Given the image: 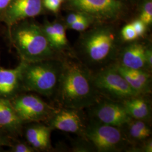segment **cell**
<instances>
[{
	"label": "cell",
	"mask_w": 152,
	"mask_h": 152,
	"mask_svg": "<svg viewBox=\"0 0 152 152\" xmlns=\"http://www.w3.org/2000/svg\"><path fill=\"white\" fill-rule=\"evenodd\" d=\"M61 71L55 96L61 107L82 110L102 98L92 81V73L78 60L61 59Z\"/></svg>",
	"instance_id": "obj_1"
},
{
	"label": "cell",
	"mask_w": 152,
	"mask_h": 152,
	"mask_svg": "<svg viewBox=\"0 0 152 152\" xmlns=\"http://www.w3.org/2000/svg\"><path fill=\"white\" fill-rule=\"evenodd\" d=\"M9 38L21 61L27 63L59 59L51 47L41 26L23 20L11 27Z\"/></svg>",
	"instance_id": "obj_2"
},
{
	"label": "cell",
	"mask_w": 152,
	"mask_h": 152,
	"mask_svg": "<svg viewBox=\"0 0 152 152\" xmlns=\"http://www.w3.org/2000/svg\"><path fill=\"white\" fill-rule=\"evenodd\" d=\"M118 54L114 31L102 27L87 33L82 38L78 60L93 73L113 64Z\"/></svg>",
	"instance_id": "obj_3"
},
{
	"label": "cell",
	"mask_w": 152,
	"mask_h": 152,
	"mask_svg": "<svg viewBox=\"0 0 152 152\" xmlns=\"http://www.w3.org/2000/svg\"><path fill=\"white\" fill-rule=\"evenodd\" d=\"M61 59L25 63L22 72L23 92L37 93L47 98L55 96L61 71Z\"/></svg>",
	"instance_id": "obj_4"
},
{
	"label": "cell",
	"mask_w": 152,
	"mask_h": 152,
	"mask_svg": "<svg viewBox=\"0 0 152 152\" xmlns=\"http://www.w3.org/2000/svg\"><path fill=\"white\" fill-rule=\"evenodd\" d=\"M82 137L99 152H115L127 150L131 145L121 127L90 120Z\"/></svg>",
	"instance_id": "obj_5"
},
{
	"label": "cell",
	"mask_w": 152,
	"mask_h": 152,
	"mask_svg": "<svg viewBox=\"0 0 152 152\" xmlns=\"http://www.w3.org/2000/svg\"><path fill=\"white\" fill-rule=\"evenodd\" d=\"M92 81L102 98L121 102L139 95L114 66V63L92 73Z\"/></svg>",
	"instance_id": "obj_6"
},
{
	"label": "cell",
	"mask_w": 152,
	"mask_h": 152,
	"mask_svg": "<svg viewBox=\"0 0 152 152\" xmlns=\"http://www.w3.org/2000/svg\"><path fill=\"white\" fill-rule=\"evenodd\" d=\"M10 101L24 125L32 122H46L57 109L38 95L27 92H22Z\"/></svg>",
	"instance_id": "obj_7"
},
{
	"label": "cell",
	"mask_w": 152,
	"mask_h": 152,
	"mask_svg": "<svg viewBox=\"0 0 152 152\" xmlns=\"http://www.w3.org/2000/svg\"><path fill=\"white\" fill-rule=\"evenodd\" d=\"M90 120L102 124L122 127L132 118L127 114L121 102L102 98L88 108Z\"/></svg>",
	"instance_id": "obj_8"
},
{
	"label": "cell",
	"mask_w": 152,
	"mask_h": 152,
	"mask_svg": "<svg viewBox=\"0 0 152 152\" xmlns=\"http://www.w3.org/2000/svg\"><path fill=\"white\" fill-rule=\"evenodd\" d=\"M46 122L53 130H58L80 136L83 135L86 126L82 110L66 107L57 109Z\"/></svg>",
	"instance_id": "obj_9"
},
{
	"label": "cell",
	"mask_w": 152,
	"mask_h": 152,
	"mask_svg": "<svg viewBox=\"0 0 152 152\" xmlns=\"http://www.w3.org/2000/svg\"><path fill=\"white\" fill-rule=\"evenodd\" d=\"M77 11L100 20L113 19L119 15L123 4L118 0H71Z\"/></svg>",
	"instance_id": "obj_10"
},
{
	"label": "cell",
	"mask_w": 152,
	"mask_h": 152,
	"mask_svg": "<svg viewBox=\"0 0 152 152\" xmlns=\"http://www.w3.org/2000/svg\"><path fill=\"white\" fill-rule=\"evenodd\" d=\"M42 0H12L9 5L0 14L8 32L19 22L39 15L43 10Z\"/></svg>",
	"instance_id": "obj_11"
},
{
	"label": "cell",
	"mask_w": 152,
	"mask_h": 152,
	"mask_svg": "<svg viewBox=\"0 0 152 152\" xmlns=\"http://www.w3.org/2000/svg\"><path fill=\"white\" fill-rule=\"evenodd\" d=\"M25 62L20 61L15 67L5 68L0 66V98L11 100L23 91L22 72Z\"/></svg>",
	"instance_id": "obj_12"
},
{
	"label": "cell",
	"mask_w": 152,
	"mask_h": 152,
	"mask_svg": "<svg viewBox=\"0 0 152 152\" xmlns=\"http://www.w3.org/2000/svg\"><path fill=\"white\" fill-rule=\"evenodd\" d=\"M24 126L11 101L0 98V131L12 139H16L23 135Z\"/></svg>",
	"instance_id": "obj_13"
},
{
	"label": "cell",
	"mask_w": 152,
	"mask_h": 152,
	"mask_svg": "<svg viewBox=\"0 0 152 152\" xmlns=\"http://www.w3.org/2000/svg\"><path fill=\"white\" fill-rule=\"evenodd\" d=\"M52 129L41 122H32L24 126L23 132L26 141L37 151H50L52 149Z\"/></svg>",
	"instance_id": "obj_14"
},
{
	"label": "cell",
	"mask_w": 152,
	"mask_h": 152,
	"mask_svg": "<svg viewBox=\"0 0 152 152\" xmlns=\"http://www.w3.org/2000/svg\"><path fill=\"white\" fill-rule=\"evenodd\" d=\"M114 65L130 87L139 95H146L151 92L152 76L149 71L129 69L115 63Z\"/></svg>",
	"instance_id": "obj_15"
},
{
	"label": "cell",
	"mask_w": 152,
	"mask_h": 152,
	"mask_svg": "<svg viewBox=\"0 0 152 152\" xmlns=\"http://www.w3.org/2000/svg\"><path fill=\"white\" fill-rule=\"evenodd\" d=\"M145 49L146 46L141 43L132 42L118 54L115 63L129 69L149 71L145 59Z\"/></svg>",
	"instance_id": "obj_16"
},
{
	"label": "cell",
	"mask_w": 152,
	"mask_h": 152,
	"mask_svg": "<svg viewBox=\"0 0 152 152\" xmlns=\"http://www.w3.org/2000/svg\"><path fill=\"white\" fill-rule=\"evenodd\" d=\"M145 95H137L121 102L126 111L132 119L150 122L152 118V105Z\"/></svg>",
	"instance_id": "obj_17"
},
{
	"label": "cell",
	"mask_w": 152,
	"mask_h": 152,
	"mask_svg": "<svg viewBox=\"0 0 152 152\" xmlns=\"http://www.w3.org/2000/svg\"><path fill=\"white\" fill-rule=\"evenodd\" d=\"M121 129L131 145L141 144L151 138L152 135L149 122L142 120L131 119Z\"/></svg>",
	"instance_id": "obj_18"
},
{
	"label": "cell",
	"mask_w": 152,
	"mask_h": 152,
	"mask_svg": "<svg viewBox=\"0 0 152 152\" xmlns=\"http://www.w3.org/2000/svg\"><path fill=\"white\" fill-rule=\"evenodd\" d=\"M52 23L54 28L56 37L55 51L58 53L68 48V40L63 24L59 22H53Z\"/></svg>",
	"instance_id": "obj_19"
},
{
	"label": "cell",
	"mask_w": 152,
	"mask_h": 152,
	"mask_svg": "<svg viewBox=\"0 0 152 152\" xmlns=\"http://www.w3.org/2000/svg\"><path fill=\"white\" fill-rule=\"evenodd\" d=\"M7 152H37L27 141H22L18 138L14 139L11 141V144Z\"/></svg>",
	"instance_id": "obj_20"
},
{
	"label": "cell",
	"mask_w": 152,
	"mask_h": 152,
	"mask_svg": "<svg viewBox=\"0 0 152 152\" xmlns=\"http://www.w3.org/2000/svg\"><path fill=\"white\" fill-rule=\"evenodd\" d=\"M140 19L147 26L151 24L152 23V1H148L143 6Z\"/></svg>",
	"instance_id": "obj_21"
},
{
	"label": "cell",
	"mask_w": 152,
	"mask_h": 152,
	"mask_svg": "<svg viewBox=\"0 0 152 152\" xmlns=\"http://www.w3.org/2000/svg\"><path fill=\"white\" fill-rule=\"evenodd\" d=\"M121 36L124 41L126 42H132L138 38L131 24H128L122 28L121 31Z\"/></svg>",
	"instance_id": "obj_22"
},
{
	"label": "cell",
	"mask_w": 152,
	"mask_h": 152,
	"mask_svg": "<svg viewBox=\"0 0 152 152\" xmlns=\"http://www.w3.org/2000/svg\"><path fill=\"white\" fill-rule=\"evenodd\" d=\"M91 17L87 16L81 20L71 24L68 27L71 29L79 32H82L87 29L91 23Z\"/></svg>",
	"instance_id": "obj_23"
},
{
	"label": "cell",
	"mask_w": 152,
	"mask_h": 152,
	"mask_svg": "<svg viewBox=\"0 0 152 152\" xmlns=\"http://www.w3.org/2000/svg\"><path fill=\"white\" fill-rule=\"evenodd\" d=\"M134 28L138 37L142 36L146 32L147 25L141 21L140 19H137L131 23Z\"/></svg>",
	"instance_id": "obj_24"
},
{
	"label": "cell",
	"mask_w": 152,
	"mask_h": 152,
	"mask_svg": "<svg viewBox=\"0 0 152 152\" xmlns=\"http://www.w3.org/2000/svg\"><path fill=\"white\" fill-rule=\"evenodd\" d=\"M42 4L47 9L56 12L59 10L61 1L60 0H42Z\"/></svg>",
	"instance_id": "obj_25"
},
{
	"label": "cell",
	"mask_w": 152,
	"mask_h": 152,
	"mask_svg": "<svg viewBox=\"0 0 152 152\" xmlns=\"http://www.w3.org/2000/svg\"><path fill=\"white\" fill-rule=\"evenodd\" d=\"M88 16L87 15H85L80 12H77L75 13H72L67 16L66 19V23L68 27L71 26L73 23L77 22L82 19L85 18L86 16Z\"/></svg>",
	"instance_id": "obj_26"
},
{
	"label": "cell",
	"mask_w": 152,
	"mask_h": 152,
	"mask_svg": "<svg viewBox=\"0 0 152 152\" xmlns=\"http://www.w3.org/2000/svg\"><path fill=\"white\" fill-rule=\"evenodd\" d=\"M13 139H12L0 131V150L2 147H9Z\"/></svg>",
	"instance_id": "obj_27"
},
{
	"label": "cell",
	"mask_w": 152,
	"mask_h": 152,
	"mask_svg": "<svg viewBox=\"0 0 152 152\" xmlns=\"http://www.w3.org/2000/svg\"><path fill=\"white\" fill-rule=\"evenodd\" d=\"M145 59L147 68L149 71H152V50L149 47H146L145 51Z\"/></svg>",
	"instance_id": "obj_28"
},
{
	"label": "cell",
	"mask_w": 152,
	"mask_h": 152,
	"mask_svg": "<svg viewBox=\"0 0 152 152\" xmlns=\"http://www.w3.org/2000/svg\"><path fill=\"white\" fill-rule=\"evenodd\" d=\"M140 144H141V148H139V152H152V141L151 138L148 139Z\"/></svg>",
	"instance_id": "obj_29"
},
{
	"label": "cell",
	"mask_w": 152,
	"mask_h": 152,
	"mask_svg": "<svg viewBox=\"0 0 152 152\" xmlns=\"http://www.w3.org/2000/svg\"><path fill=\"white\" fill-rule=\"evenodd\" d=\"M12 0H0V14L9 5Z\"/></svg>",
	"instance_id": "obj_30"
},
{
	"label": "cell",
	"mask_w": 152,
	"mask_h": 152,
	"mask_svg": "<svg viewBox=\"0 0 152 152\" xmlns=\"http://www.w3.org/2000/svg\"><path fill=\"white\" fill-rule=\"evenodd\" d=\"M60 1H61H61H63V0H60Z\"/></svg>",
	"instance_id": "obj_31"
}]
</instances>
